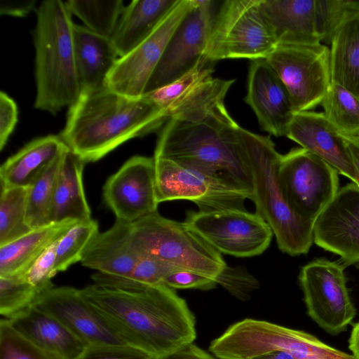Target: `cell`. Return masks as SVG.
<instances>
[{"mask_svg": "<svg viewBox=\"0 0 359 359\" xmlns=\"http://www.w3.org/2000/svg\"><path fill=\"white\" fill-rule=\"evenodd\" d=\"M235 80L212 78L163 125L154 158L229 177L252 194V180L239 129L225 107Z\"/></svg>", "mask_w": 359, "mask_h": 359, "instance_id": "obj_1", "label": "cell"}, {"mask_svg": "<svg viewBox=\"0 0 359 359\" xmlns=\"http://www.w3.org/2000/svg\"><path fill=\"white\" fill-rule=\"evenodd\" d=\"M79 291L129 346L151 359L196 339L195 318L186 301L163 284L111 287L93 283Z\"/></svg>", "mask_w": 359, "mask_h": 359, "instance_id": "obj_2", "label": "cell"}, {"mask_svg": "<svg viewBox=\"0 0 359 359\" xmlns=\"http://www.w3.org/2000/svg\"><path fill=\"white\" fill-rule=\"evenodd\" d=\"M168 119L148 98H130L104 86L81 91L69 108L60 135L85 163L95 162L128 140L158 130Z\"/></svg>", "mask_w": 359, "mask_h": 359, "instance_id": "obj_3", "label": "cell"}, {"mask_svg": "<svg viewBox=\"0 0 359 359\" xmlns=\"http://www.w3.org/2000/svg\"><path fill=\"white\" fill-rule=\"evenodd\" d=\"M72 15L60 0L43 1L36 10L34 107L52 114L69 108L81 93Z\"/></svg>", "mask_w": 359, "mask_h": 359, "instance_id": "obj_4", "label": "cell"}, {"mask_svg": "<svg viewBox=\"0 0 359 359\" xmlns=\"http://www.w3.org/2000/svg\"><path fill=\"white\" fill-rule=\"evenodd\" d=\"M252 180L251 199L256 213L270 226L278 248L291 256L306 254L313 243V225L290 208L278 180L279 154L270 137L240 128Z\"/></svg>", "mask_w": 359, "mask_h": 359, "instance_id": "obj_5", "label": "cell"}, {"mask_svg": "<svg viewBox=\"0 0 359 359\" xmlns=\"http://www.w3.org/2000/svg\"><path fill=\"white\" fill-rule=\"evenodd\" d=\"M209 351L217 359H253L277 351L296 359H354L309 333L252 318L229 326L211 342Z\"/></svg>", "mask_w": 359, "mask_h": 359, "instance_id": "obj_6", "label": "cell"}, {"mask_svg": "<svg viewBox=\"0 0 359 359\" xmlns=\"http://www.w3.org/2000/svg\"><path fill=\"white\" fill-rule=\"evenodd\" d=\"M141 256L156 258L175 268L217 278L227 265L222 254L191 229L158 212L132 222Z\"/></svg>", "mask_w": 359, "mask_h": 359, "instance_id": "obj_7", "label": "cell"}, {"mask_svg": "<svg viewBox=\"0 0 359 359\" xmlns=\"http://www.w3.org/2000/svg\"><path fill=\"white\" fill-rule=\"evenodd\" d=\"M278 43L262 0H227L216 14L203 57L266 59Z\"/></svg>", "mask_w": 359, "mask_h": 359, "instance_id": "obj_8", "label": "cell"}, {"mask_svg": "<svg viewBox=\"0 0 359 359\" xmlns=\"http://www.w3.org/2000/svg\"><path fill=\"white\" fill-rule=\"evenodd\" d=\"M156 194L158 203L176 200L194 203L199 211L246 210L252 192L218 173L212 174L154 158Z\"/></svg>", "mask_w": 359, "mask_h": 359, "instance_id": "obj_9", "label": "cell"}, {"mask_svg": "<svg viewBox=\"0 0 359 359\" xmlns=\"http://www.w3.org/2000/svg\"><path fill=\"white\" fill-rule=\"evenodd\" d=\"M338 172L304 148L281 156L278 180L290 208L304 222L314 226L339 191Z\"/></svg>", "mask_w": 359, "mask_h": 359, "instance_id": "obj_10", "label": "cell"}, {"mask_svg": "<svg viewBox=\"0 0 359 359\" xmlns=\"http://www.w3.org/2000/svg\"><path fill=\"white\" fill-rule=\"evenodd\" d=\"M264 60L286 87L295 113L321 104L332 83L327 46L278 44Z\"/></svg>", "mask_w": 359, "mask_h": 359, "instance_id": "obj_11", "label": "cell"}, {"mask_svg": "<svg viewBox=\"0 0 359 359\" xmlns=\"http://www.w3.org/2000/svg\"><path fill=\"white\" fill-rule=\"evenodd\" d=\"M184 222L219 252L236 257L262 254L273 236L261 216L247 210L189 211Z\"/></svg>", "mask_w": 359, "mask_h": 359, "instance_id": "obj_12", "label": "cell"}, {"mask_svg": "<svg viewBox=\"0 0 359 359\" xmlns=\"http://www.w3.org/2000/svg\"><path fill=\"white\" fill-rule=\"evenodd\" d=\"M299 280L309 317L330 334L344 332L356 314L346 287L344 266L317 259L302 268Z\"/></svg>", "mask_w": 359, "mask_h": 359, "instance_id": "obj_13", "label": "cell"}, {"mask_svg": "<svg viewBox=\"0 0 359 359\" xmlns=\"http://www.w3.org/2000/svg\"><path fill=\"white\" fill-rule=\"evenodd\" d=\"M194 4V0H177L145 39L118 59L105 86L128 97H141L171 37Z\"/></svg>", "mask_w": 359, "mask_h": 359, "instance_id": "obj_14", "label": "cell"}, {"mask_svg": "<svg viewBox=\"0 0 359 359\" xmlns=\"http://www.w3.org/2000/svg\"><path fill=\"white\" fill-rule=\"evenodd\" d=\"M215 3L194 0L193 7L171 37L144 93L177 79L203 57L216 16Z\"/></svg>", "mask_w": 359, "mask_h": 359, "instance_id": "obj_15", "label": "cell"}, {"mask_svg": "<svg viewBox=\"0 0 359 359\" xmlns=\"http://www.w3.org/2000/svg\"><path fill=\"white\" fill-rule=\"evenodd\" d=\"M154 157L135 156L111 175L102 197L116 219L133 222L157 211Z\"/></svg>", "mask_w": 359, "mask_h": 359, "instance_id": "obj_16", "label": "cell"}, {"mask_svg": "<svg viewBox=\"0 0 359 359\" xmlns=\"http://www.w3.org/2000/svg\"><path fill=\"white\" fill-rule=\"evenodd\" d=\"M34 304L62 322L88 348L130 346L83 298L79 289L53 287L41 293Z\"/></svg>", "mask_w": 359, "mask_h": 359, "instance_id": "obj_17", "label": "cell"}, {"mask_svg": "<svg viewBox=\"0 0 359 359\" xmlns=\"http://www.w3.org/2000/svg\"><path fill=\"white\" fill-rule=\"evenodd\" d=\"M313 243L339 255L346 264H359V188L355 183L339 189L318 216Z\"/></svg>", "mask_w": 359, "mask_h": 359, "instance_id": "obj_18", "label": "cell"}, {"mask_svg": "<svg viewBox=\"0 0 359 359\" xmlns=\"http://www.w3.org/2000/svg\"><path fill=\"white\" fill-rule=\"evenodd\" d=\"M244 100L264 131L286 136L295 111L286 87L264 59L251 60Z\"/></svg>", "mask_w": 359, "mask_h": 359, "instance_id": "obj_19", "label": "cell"}, {"mask_svg": "<svg viewBox=\"0 0 359 359\" xmlns=\"http://www.w3.org/2000/svg\"><path fill=\"white\" fill-rule=\"evenodd\" d=\"M286 137L355 184V174L346 141L324 113L311 111L295 113Z\"/></svg>", "mask_w": 359, "mask_h": 359, "instance_id": "obj_20", "label": "cell"}, {"mask_svg": "<svg viewBox=\"0 0 359 359\" xmlns=\"http://www.w3.org/2000/svg\"><path fill=\"white\" fill-rule=\"evenodd\" d=\"M140 257L132 222L116 219L111 227L95 236L81 262L99 273L126 277L130 275Z\"/></svg>", "mask_w": 359, "mask_h": 359, "instance_id": "obj_21", "label": "cell"}, {"mask_svg": "<svg viewBox=\"0 0 359 359\" xmlns=\"http://www.w3.org/2000/svg\"><path fill=\"white\" fill-rule=\"evenodd\" d=\"M7 319L25 337L59 359H77L88 348L66 325L35 304Z\"/></svg>", "mask_w": 359, "mask_h": 359, "instance_id": "obj_22", "label": "cell"}, {"mask_svg": "<svg viewBox=\"0 0 359 359\" xmlns=\"http://www.w3.org/2000/svg\"><path fill=\"white\" fill-rule=\"evenodd\" d=\"M278 44L321 43L317 0H262Z\"/></svg>", "mask_w": 359, "mask_h": 359, "instance_id": "obj_23", "label": "cell"}, {"mask_svg": "<svg viewBox=\"0 0 359 359\" xmlns=\"http://www.w3.org/2000/svg\"><path fill=\"white\" fill-rule=\"evenodd\" d=\"M74 43L81 91L105 86V81L119 56L111 38L74 24Z\"/></svg>", "mask_w": 359, "mask_h": 359, "instance_id": "obj_24", "label": "cell"}, {"mask_svg": "<svg viewBox=\"0 0 359 359\" xmlns=\"http://www.w3.org/2000/svg\"><path fill=\"white\" fill-rule=\"evenodd\" d=\"M84 164L68 147L65 149L55 185L50 224L92 219L83 184Z\"/></svg>", "mask_w": 359, "mask_h": 359, "instance_id": "obj_25", "label": "cell"}, {"mask_svg": "<svg viewBox=\"0 0 359 359\" xmlns=\"http://www.w3.org/2000/svg\"><path fill=\"white\" fill-rule=\"evenodd\" d=\"M66 147L60 135H50L29 142L1 165V188L29 187Z\"/></svg>", "mask_w": 359, "mask_h": 359, "instance_id": "obj_26", "label": "cell"}, {"mask_svg": "<svg viewBox=\"0 0 359 359\" xmlns=\"http://www.w3.org/2000/svg\"><path fill=\"white\" fill-rule=\"evenodd\" d=\"M177 0H134L125 6L111 40L119 57L129 53L156 28Z\"/></svg>", "mask_w": 359, "mask_h": 359, "instance_id": "obj_27", "label": "cell"}, {"mask_svg": "<svg viewBox=\"0 0 359 359\" xmlns=\"http://www.w3.org/2000/svg\"><path fill=\"white\" fill-rule=\"evenodd\" d=\"M77 222L51 223L0 246V277L22 276L50 245Z\"/></svg>", "mask_w": 359, "mask_h": 359, "instance_id": "obj_28", "label": "cell"}, {"mask_svg": "<svg viewBox=\"0 0 359 359\" xmlns=\"http://www.w3.org/2000/svg\"><path fill=\"white\" fill-rule=\"evenodd\" d=\"M330 45L332 82L359 96V14L348 18L337 29Z\"/></svg>", "mask_w": 359, "mask_h": 359, "instance_id": "obj_29", "label": "cell"}, {"mask_svg": "<svg viewBox=\"0 0 359 359\" xmlns=\"http://www.w3.org/2000/svg\"><path fill=\"white\" fill-rule=\"evenodd\" d=\"M214 65L203 57L177 79L142 96L158 106L170 118L180 105L212 78Z\"/></svg>", "mask_w": 359, "mask_h": 359, "instance_id": "obj_30", "label": "cell"}, {"mask_svg": "<svg viewBox=\"0 0 359 359\" xmlns=\"http://www.w3.org/2000/svg\"><path fill=\"white\" fill-rule=\"evenodd\" d=\"M321 104L324 114L339 133L359 142V96L332 82Z\"/></svg>", "mask_w": 359, "mask_h": 359, "instance_id": "obj_31", "label": "cell"}, {"mask_svg": "<svg viewBox=\"0 0 359 359\" xmlns=\"http://www.w3.org/2000/svg\"><path fill=\"white\" fill-rule=\"evenodd\" d=\"M65 149L41 172L29 187L26 222L32 229L50 224V217L55 185Z\"/></svg>", "mask_w": 359, "mask_h": 359, "instance_id": "obj_32", "label": "cell"}, {"mask_svg": "<svg viewBox=\"0 0 359 359\" xmlns=\"http://www.w3.org/2000/svg\"><path fill=\"white\" fill-rule=\"evenodd\" d=\"M29 187L1 188L0 198V246L32 229L26 222Z\"/></svg>", "mask_w": 359, "mask_h": 359, "instance_id": "obj_33", "label": "cell"}, {"mask_svg": "<svg viewBox=\"0 0 359 359\" xmlns=\"http://www.w3.org/2000/svg\"><path fill=\"white\" fill-rule=\"evenodd\" d=\"M72 14L90 31L106 37L112 36L125 8L121 0L65 1Z\"/></svg>", "mask_w": 359, "mask_h": 359, "instance_id": "obj_34", "label": "cell"}, {"mask_svg": "<svg viewBox=\"0 0 359 359\" xmlns=\"http://www.w3.org/2000/svg\"><path fill=\"white\" fill-rule=\"evenodd\" d=\"M98 233V223L93 219L73 224L57 241V271H65L71 265L81 262L89 243Z\"/></svg>", "mask_w": 359, "mask_h": 359, "instance_id": "obj_35", "label": "cell"}, {"mask_svg": "<svg viewBox=\"0 0 359 359\" xmlns=\"http://www.w3.org/2000/svg\"><path fill=\"white\" fill-rule=\"evenodd\" d=\"M40 293L22 276L0 277V313L10 318L33 305Z\"/></svg>", "mask_w": 359, "mask_h": 359, "instance_id": "obj_36", "label": "cell"}, {"mask_svg": "<svg viewBox=\"0 0 359 359\" xmlns=\"http://www.w3.org/2000/svg\"><path fill=\"white\" fill-rule=\"evenodd\" d=\"M0 359L59 358L36 345L4 318L0 321Z\"/></svg>", "mask_w": 359, "mask_h": 359, "instance_id": "obj_37", "label": "cell"}, {"mask_svg": "<svg viewBox=\"0 0 359 359\" xmlns=\"http://www.w3.org/2000/svg\"><path fill=\"white\" fill-rule=\"evenodd\" d=\"M217 284L241 301L248 300L259 287V281L242 266L226 265L217 278Z\"/></svg>", "mask_w": 359, "mask_h": 359, "instance_id": "obj_38", "label": "cell"}, {"mask_svg": "<svg viewBox=\"0 0 359 359\" xmlns=\"http://www.w3.org/2000/svg\"><path fill=\"white\" fill-rule=\"evenodd\" d=\"M58 240L50 245L21 276L40 294L54 287L52 279L58 273L55 267L56 248Z\"/></svg>", "mask_w": 359, "mask_h": 359, "instance_id": "obj_39", "label": "cell"}, {"mask_svg": "<svg viewBox=\"0 0 359 359\" xmlns=\"http://www.w3.org/2000/svg\"><path fill=\"white\" fill-rule=\"evenodd\" d=\"M163 284L172 289H198L208 290L217 284L215 278L191 271L177 269L163 279Z\"/></svg>", "mask_w": 359, "mask_h": 359, "instance_id": "obj_40", "label": "cell"}, {"mask_svg": "<svg viewBox=\"0 0 359 359\" xmlns=\"http://www.w3.org/2000/svg\"><path fill=\"white\" fill-rule=\"evenodd\" d=\"M77 359H151L140 349L132 346H99L88 347Z\"/></svg>", "mask_w": 359, "mask_h": 359, "instance_id": "obj_41", "label": "cell"}, {"mask_svg": "<svg viewBox=\"0 0 359 359\" xmlns=\"http://www.w3.org/2000/svg\"><path fill=\"white\" fill-rule=\"evenodd\" d=\"M18 122V107L5 92L0 93V149L2 150Z\"/></svg>", "mask_w": 359, "mask_h": 359, "instance_id": "obj_42", "label": "cell"}, {"mask_svg": "<svg viewBox=\"0 0 359 359\" xmlns=\"http://www.w3.org/2000/svg\"><path fill=\"white\" fill-rule=\"evenodd\" d=\"M157 359H217L193 343Z\"/></svg>", "mask_w": 359, "mask_h": 359, "instance_id": "obj_43", "label": "cell"}, {"mask_svg": "<svg viewBox=\"0 0 359 359\" xmlns=\"http://www.w3.org/2000/svg\"><path fill=\"white\" fill-rule=\"evenodd\" d=\"M35 1H6L1 6V13L17 17H24L35 7Z\"/></svg>", "mask_w": 359, "mask_h": 359, "instance_id": "obj_44", "label": "cell"}, {"mask_svg": "<svg viewBox=\"0 0 359 359\" xmlns=\"http://www.w3.org/2000/svg\"><path fill=\"white\" fill-rule=\"evenodd\" d=\"M344 138L353 165L356 178L355 184L359 188V142Z\"/></svg>", "mask_w": 359, "mask_h": 359, "instance_id": "obj_45", "label": "cell"}, {"mask_svg": "<svg viewBox=\"0 0 359 359\" xmlns=\"http://www.w3.org/2000/svg\"><path fill=\"white\" fill-rule=\"evenodd\" d=\"M348 347L354 359H359V321L352 327L348 339Z\"/></svg>", "mask_w": 359, "mask_h": 359, "instance_id": "obj_46", "label": "cell"}, {"mask_svg": "<svg viewBox=\"0 0 359 359\" xmlns=\"http://www.w3.org/2000/svg\"><path fill=\"white\" fill-rule=\"evenodd\" d=\"M253 359H296L292 354L281 351H277L256 357Z\"/></svg>", "mask_w": 359, "mask_h": 359, "instance_id": "obj_47", "label": "cell"}]
</instances>
